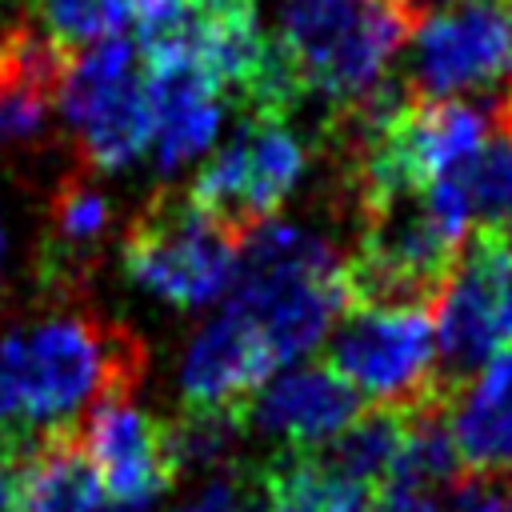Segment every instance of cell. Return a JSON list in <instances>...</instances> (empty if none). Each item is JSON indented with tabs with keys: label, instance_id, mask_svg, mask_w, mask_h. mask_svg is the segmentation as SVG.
Returning <instances> with one entry per match:
<instances>
[{
	"label": "cell",
	"instance_id": "cell-24",
	"mask_svg": "<svg viewBox=\"0 0 512 512\" xmlns=\"http://www.w3.org/2000/svg\"><path fill=\"white\" fill-rule=\"evenodd\" d=\"M0 512H12V472L0 464Z\"/></svg>",
	"mask_w": 512,
	"mask_h": 512
},
{
	"label": "cell",
	"instance_id": "cell-6",
	"mask_svg": "<svg viewBox=\"0 0 512 512\" xmlns=\"http://www.w3.org/2000/svg\"><path fill=\"white\" fill-rule=\"evenodd\" d=\"M324 364L376 408L420 412L452 396L436 380V328L424 308H344Z\"/></svg>",
	"mask_w": 512,
	"mask_h": 512
},
{
	"label": "cell",
	"instance_id": "cell-16",
	"mask_svg": "<svg viewBox=\"0 0 512 512\" xmlns=\"http://www.w3.org/2000/svg\"><path fill=\"white\" fill-rule=\"evenodd\" d=\"M140 68H144V92L152 112L156 164L172 172L216 140L224 96H220V84L208 76V68L196 64L192 56L140 64Z\"/></svg>",
	"mask_w": 512,
	"mask_h": 512
},
{
	"label": "cell",
	"instance_id": "cell-26",
	"mask_svg": "<svg viewBox=\"0 0 512 512\" xmlns=\"http://www.w3.org/2000/svg\"><path fill=\"white\" fill-rule=\"evenodd\" d=\"M500 512H512V488H508V500H504V508Z\"/></svg>",
	"mask_w": 512,
	"mask_h": 512
},
{
	"label": "cell",
	"instance_id": "cell-1",
	"mask_svg": "<svg viewBox=\"0 0 512 512\" xmlns=\"http://www.w3.org/2000/svg\"><path fill=\"white\" fill-rule=\"evenodd\" d=\"M144 340L88 308H56L0 336V420L36 428L80 424L92 404L132 396Z\"/></svg>",
	"mask_w": 512,
	"mask_h": 512
},
{
	"label": "cell",
	"instance_id": "cell-3",
	"mask_svg": "<svg viewBox=\"0 0 512 512\" xmlns=\"http://www.w3.org/2000/svg\"><path fill=\"white\" fill-rule=\"evenodd\" d=\"M356 204V252L344 260L348 308L436 312L468 228L436 208L424 188L364 192Z\"/></svg>",
	"mask_w": 512,
	"mask_h": 512
},
{
	"label": "cell",
	"instance_id": "cell-2",
	"mask_svg": "<svg viewBox=\"0 0 512 512\" xmlns=\"http://www.w3.org/2000/svg\"><path fill=\"white\" fill-rule=\"evenodd\" d=\"M224 304L256 328L276 364H288L316 348L348 308L344 260L324 236L268 220L240 244Z\"/></svg>",
	"mask_w": 512,
	"mask_h": 512
},
{
	"label": "cell",
	"instance_id": "cell-17",
	"mask_svg": "<svg viewBox=\"0 0 512 512\" xmlns=\"http://www.w3.org/2000/svg\"><path fill=\"white\" fill-rule=\"evenodd\" d=\"M448 432L468 472L512 480V348L448 400Z\"/></svg>",
	"mask_w": 512,
	"mask_h": 512
},
{
	"label": "cell",
	"instance_id": "cell-18",
	"mask_svg": "<svg viewBox=\"0 0 512 512\" xmlns=\"http://www.w3.org/2000/svg\"><path fill=\"white\" fill-rule=\"evenodd\" d=\"M12 512H104L80 424H60L40 436L32 456L12 476Z\"/></svg>",
	"mask_w": 512,
	"mask_h": 512
},
{
	"label": "cell",
	"instance_id": "cell-15",
	"mask_svg": "<svg viewBox=\"0 0 512 512\" xmlns=\"http://www.w3.org/2000/svg\"><path fill=\"white\" fill-rule=\"evenodd\" d=\"M276 356L256 328L228 304L192 336L180 360L184 408H244V400L276 372Z\"/></svg>",
	"mask_w": 512,
	"mask_h": 512
},
{
	"label": "cell",
	"instance_id": "cell-13",
	"mask_svg": "<svg viewBox=\"0 0 512 512\" xmlns=\"http://www.w3.org/2000/svg\"><path fill=\"white\" fill-rule=\"evenodd\" d=\"M112 228V204L88 180V168H72L56 180L40 248H36V276L52 300H80Z\"/></svg>",
	"mask_w": 512,
	"mask_h": 512
},
{
	"label": "cell",
	"instance_id": "cell-7",
	"mask_svg": "<svg viewBox=\"0 0 512 512\" xmlns=\"http://www.w3.org/2000/svg\"><path fill=\"white\" fill-rule=\"evenodd\" d=\"M60 112L76 136V160L88 172L132 164L152 144V112L140 52L124 36H104L72 56Z\"/></svg>",
	"mask_w": 512,
	"mask_h": 512
},
{
	"label": "cell",
	"instance_id": "cell-12",
	"mask_svg": "<svg viewBox=\"0 0 512 512\" xmlns=\"http://www.w3.org/2000/svg\"><path fill=\"white\" fill-rule=\"evenodd\" d=\"M364 412V396L324 360L264 380L244 400V428L276 440L288 452H312L340 436Z\"/></svg>",
	"mask_w": 512,
	"mask_h": 512
},
{
	"label": "cell",
	"instance_id": "cell-5",
	"mask_svg": "<svg viewBox=\"0 0 512 512\" xmlns=\"http://www.w3.org/2000/svg\"><path fill=\"white\" fill-rule=\"evenodd\" d=\"M240 244L184 188H156L128 220L124 272L172 308H200L228 292Z\"/></svg>",
	"mask_w": 512,
	"mask_h": 512
},
{
	"label": "cell",
	"instance_id": "cell-25",
	"mask_svg": "<svg viewBox=\"0 0 512 512\" xmlns=\"http://www.w3.org/2000/svg\"><path fill=\"white\" fill-rule=\"evenodd\" d=\"M500 108H504V112H508V116H512V88H508V92H504V96H500Z\"/></svg>",
	"mask_w": 512,
	"mask_h": 512
},
{
	"label": "cell",
	"instance_id": "cell-27",
	"mask_svg": "<svg viewBox=\"0 0 512 512\" xmlns=\"http://www.w3.org/2000/svg\"><path fill=\"white\" fill-rule=\"evenodd\" d=\"M0 256H4V228H0Z\"/></svg>",
	"mask_w": 512,
	"mask_h": 512
},
{
	"label": "cell",
	"instance_id": "cell-10",
	"mask_svg": "<svg viewBox=\"0 0 512 512\" xmlns=\"http://www.w3.org/2000/svg\"><path fill=\"white\" fill-rule=\"evenodd\" d=\"M304 164L308 152L288 120L240 116L236 136L196 172L188 192L236 244H244L260 224L276 220Z\"/></svg>",
	"mask_w": 512,
	"mask_h": 512
},
{
	"label": "cell",
	"instance_id": "cell-22",
	"mask_svg": "<svg viewBox=\"0 0 512 512\" xmlns=\"http://www.w3.org/2000/svg\"><path fill=\"white\" fill-rule=\"evenodd\" d=\"M20 4L32 16V28H40L68 56L84 52L104 36H120V28L132 20V0H20Z\"/></svg>",
	"mask_w": 512,
	"mask_h": 512
},
{
	"label": "cell",
	"instance_id": "cell-14",
	"mask_svg": "<svg viewBox=\"0 0 512 512\" xmlns=\"http://www.w3.org/2000/svg\"><path fill=\"white\" fill-rule=\"evenodd\" d=\"M72 56L40 28L0 32V152H32L52 136Z\"/></svg>",
	"mask_w": 512,
	"mask_h": 512
},
{
	"label": "cell",
	"instance_id": "cell-8",
	"mask_svg": "<svg viewBox=\"0 0 512 512\" xmlns=\"http://www.w3.org/2000/svg\"><path fill=\"white\" fill-rule=\"evenodd\" d=\"M512 348V240L464 236L452 280L436 304V380L456 396L492 356Z\"/></svg>",
	"mask_w": 512,
	"mask_h": 512
},
{
	"label": "cell",
	"instance_id": "cell-20",
	"mask_svg": "<svg viewBox=\"0 0 512 512\" xmlns=\"http://www.w3.org/2000/svg\"><path fill=\"white\" fill-rule=\"evenodd\" d=\"M268 512H380L376 492L324 468L316 452L280 448L256 472Z\"/></svg>",
	"mask_w": 512,
	"mask_h": 512
},
{
	"label": "cell",
	"instance_id": "cell-11",
	"mask_svg": "<svg viewBox=\"0 0 512 512\" xmlns=\"http://www.w3.org/2000/svg\"><path fill=\"white\" fill-rule=\"evenodd\" d=\"M84 452L96 468L108 512H148L176 480L168 420L148 416L128 396H108L80 420Z\"/></svg>",
	"mask_w": 512,
	"mask_h": 512
},
{
	"label": "cell",
	"instance_id": "cell-9",
	"mask_svg": "<svg viewBox=\"0 0 512 512\" xmlns=\"http://www.w3.org/2000/svg\"><path fill=\"white\" fill-rule=\"evenodd\" d=\"M396 72L408 96H464L512 80V0H452L408 36Z\"/></svg>",
	"mask_w": 512,
	"mask_h": 512
},
{
	"label": "cell",
	"instance_id": "cell-21",
	"mask_svg": "<svg viewBox=\"0 0 512 512\" xmlns=\"http://www.w3.org/2000/svg\"><path fill=\"white\" fill-rule=\"evenodd\" d=\"M404 428H408V412H396V408H364L340 436H332L328 444L312 448L316 460L324 468H332L336 476L352 480V484H364V488H380V480L388 476L396 452H400V440H404Z\"/></svg>",
	"mask_w": 512,
	"mask_h": 512
},
{
	"label": "cell",
	"instance_id": "cell-23",
	"mask_svg": "<svg viewBox=\"0 0 512 512\" xmlns=\"http://www.w3.org/2000/svg\"><path fill=\"white\" fill-rule=\"evenodd\" d=\"M248 488H252V476L240 480L232 468L212 476L188 504H180L176 512H244L248 508Z\"/></svg>",
	"mask_w": 512,
	"mask_h": 512
},
{
	"label": "cell",
	"instance_id": "cell-19",
	"mask_svg": "<svg viewBox=\"0 0 512 512\" xmlns=\"http://www.w3.org/2000/svg\"><path fill=\"white\" fill-rule=\"evenodd\" d=\"M444 180L456 188L472 232L512 240V116L500 108V100L480 144L460 164H452Z\"/></svg>",
	"mask_w": 512,
	"mask_h": 512
},
{
	"label": "cell",
	"instance_id": "cell-4",
	"mask_svg": "<svg viewBox=\"0 0 512 512\" xmlns=\"http://www.w3.org/2000/svg\"><path fill=\"white\" fill-rule=\"evenodd\" d=\"M412 28L416 20L400 0H280L272 40L300 88L340 108L392 72Z\"/></svg>",
	"mask_w": 512,
	"mask_h": 512
}]
</instances>
